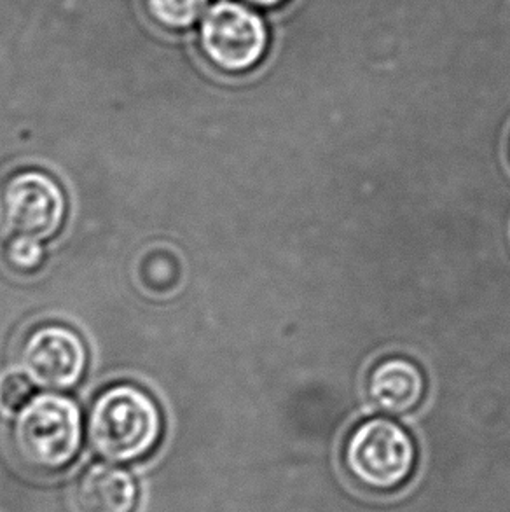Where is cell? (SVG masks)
Returning a JSON list of instances; mask_svg holds the SVG:
<instances>
[{
	"label": "cell",
	"instance_id": "obj_1",
	"mask_svg": "<svg viewBox=\"0 0 510 512\" xmlns=\"http://www.w3.org/2000/svg\"><path fill=\"white\" fill-rule=\"evenodd\" d=\"M163 436L158 402L145 390L119 383L98 395L88 416V437L100 457L135 464L156 451Z\"/></svg>",
	"mask_w": 510,
	"mask_h": 512
},
{
	"label": "cell",
	"instance_id": "obj_2",
	"mask_svg": "<svg viewBox=\"0 0 510 512\" xmlns=\"http://www.w3.org/2000/svg\"><path fill=\"white\" fill-rule=\"evenodd\" d=\"M81 441V411L60 394L34 397L18 411L11 427V448L18 462L39 476L60 474L74 464Z\"/></svg>",
	"mask_w": 510,
	"mask_h": 512
},
{
	"label": "cell",
	"instance_id": "obj_3",
	"mask_svg": "<svg viewBox=\"0 0 510 512\" xmlns=\"http://www.w3.org/2000/svg\"><path fill=\"white\" fill-rule=\"evenodd\" d=\"M416 444L402 425L371 418L348 436L343 462L350 478L367 492L393 493L407 485L416 469Z\"/></svg>",
	"mask_w": 510,
	"mask_h": 512
},
{
	"label": "cell",
	"instance_id": "obj_4",
	"mask_svg": "<svg viewBox=\"0 0 510 512\" xmlns=\"http://www.w3.org/2000/svg\"><path fill=\"white\" fill-rule=\"evenodd\" d=\"M67 198L55 177L41 170H21L0 187V222L11 235L46 240L65 222Z\"/></svg>",
	"mask_w": 510,
	"mask_h": 512
},
{
	"label": "cell",
	"instance_id": "obj_5",
	"mask_svg": "<svg viewBox=\"0 0 510 512\" xmlns=\"http://www.w3.org/2000/svg\"><path fill=\"white\" fill-rule=\"evenodd\" d=\"M203 53L217 69L245 72L255 67L268 48V28L250 7L222 0L201 21Z\"/></svg>",
	"mask_w": 510,
	"mask_h": 512
},
{
	"label": "cell",
	"instance_id": "obj_6",
	"mask_svg": "<svg viewBox=\"0 0 510 512\" xmlns=\"http://www.w3.org/2000/svg\"><path fill=\"white\" fill-rule=\"evenodd\" d=\"M23 373L39 387L65 390L76 387L88 366L83 338L67 326L35 327L20 348Z\"/></svg>",
	"mask_w": 510,
	"mask_h": 512
},
{
	"label": "cell",
	"instance_id": "obj_7",
	"mask_svg": "<svg viewBox=\"0 0 510 512\" xmlns=\"http://www.w3.org/2000/svg\"><path fill=\"white\" fill-rule=\"evenodd\" d=\"M371 401L390 415H407L420 406L427 392L421 367L406 357H388L378 362L367 383Z\"/></svg>",
	"mask_w": 510,
	"mask_h": 512
},
{
	"label": "cell",
	"instance_id": "obj_8",
	"mask_svg": "<svg viewBox=\"0 0 510 512\" xmlns=\"http://www.w3.org/2000/svg\"><path fill=\"white\" fill-rule=\"evenodd\" d=\"M138 500L137 481L114 465H91L79 476L74 490L77 512H135Z\"/></svg>",
	"mask_w": 510,
	"mask_h": 512
},
{
	"label": "cell",
	"instance_id": "obj_9",
	"mask_svg": "<svg viewBox=\"0 0 510 512\" xmlns=\"http://www.w3.org/2000/svg\"><path fill=\"white\" fill-rule=\"evenodd\" d=\"M208 0H145L152 20L168 30H184L200 18Z\"/></svg>",
	"mask_w": 510,
	"mask_h": 512
},
{
	"label": "cell",
	"instance_id": "obj_10",
	"mask_svg": "<svg viewBox=\"0 0 510 512\" xmlns=\"http://www.w3.org/2000/svg\"><path fill=\"white\" fill-rule=\"evenodd\" d=\"M7 264L20 273H32L44 261V247L39 238L14 235L6 249Z\"/></svg>",
	"mask_w": 510,
	"mask_h": 512
},
{
	"label": "cell",
	"instance_id": "obj_11",
	"mask_svg": "<svg viewBox=\"0 0 510 512\" xmlns=\"http://www.w3.org/2000/svg\"><path fill=\"white\" fill-rule=\"evenodd\" d=\"M34 385L25 373L11 371L0 376V409L4 413H18L32 401Z\"/></svg>",
	"mask_w": 510,
	"mask_h": 512
},
{
	"label": "cell",
	"instance_id": "obj_12",
	"mask_svg": "<svg viewBox=\"0 0 510 512\" xmlns=\"http://www.w3.org/2000/svg\"><path fill=\"white\" fill-rule=\"evenodd\" d=\"M249 2H252V4H255V6H276V4H282L283 0H249Z\"/></svg>",
	"mask_w": 510,
	"mask_h": 512
}]
</instances>
